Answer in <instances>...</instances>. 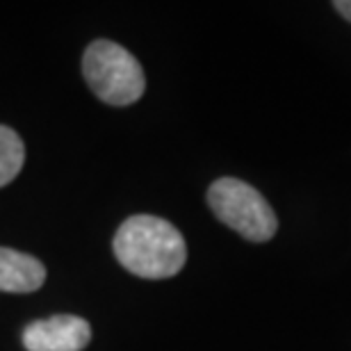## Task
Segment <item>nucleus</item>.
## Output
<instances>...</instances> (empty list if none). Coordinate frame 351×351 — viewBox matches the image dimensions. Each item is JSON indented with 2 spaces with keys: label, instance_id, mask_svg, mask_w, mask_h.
Listing matches in <instances>:
<instances>
[{
  "label": "nucleus",
  "instance_id": "nucleus-1",
  "mask_svg": "<svg viewBox=\"0 0 351 351\" xmlns=\"http://www.w3.org/2000/svg\"><path fill=\"white\" fill-rule=\"evenodd\" d=\"M119 265L139 278L160 280L176 276L187 261L180 230L153 215H135L119 226L112 242Z\"/></svg>",
  "mask_w": 351,
  "mask_h": 351
},
{
  "label": "nucleus",
  "instance_id": "nucleus-2",
  "mask_svg": "<svg viewBox=\"0 0 351 351\" xmlns=\"http://www.w3.org/2000/svg\"><path fill=\"white\" fill-rule=\"evenodd\" d=\"M82 73L89 89L114 108H125L144 96L146 78L142 64L114 41L98 39L89 44L82 55Z\"/></svg>",
  "mask_w": 351,
  "mask_h": 351
},
{
  "label": "nucleus",
  "instance_id": "nucleus-3",
  "mask_svg": "<svg viewBox=\"0 0 351 351\" xmlns=\"http://www.w3.org/2000/svg\"><path fill=\"white\" fill-rule=\"evenodd\" d=\"M208 206L217 219L251 242H267L278 230V219L271 206L256 187L244 180H215L208 189Z\"/></svg>",
  "mask_w": 351,
  "mask_h": 351
},
{
  "label": "nucleus",
  "instance_id": "nucleus-4",
  "mask_svg": "<svg viewBox=\"0 0 351 351\" xmlns=\"http://www.w3.org/2000/svg\"><path fill=\"white\" fill-rule=\"evenodd\" d=\"M21 340L27 351H82L91 342V326L75 315H55L27 324Z\"/></svg>",
  "mask_w": 351,
  "mask_h": 351
},
{
  "label": "nucleus",
  "instance_id": "nucleus-5",
  "mask_svg": "<svg viewBox=\"0 0 351 351\" xmlns=\"http://www.w3.org/2000/svg\"><path fill=\"white\" fill-rule=\"evenodd\" d=\"M46 280V267L16 249L0 247V292H37Z\"/></svg>",
  "mask_w": 351,
  "mask_h": 351
},
{
  "label": "nucleus",
  "instance_id": "nucleus-6",
  "mask_svg": "<svg viewBox=\"0 0 351 351\" xmlns=\"http://www.w3.org/2000/svg\"><path fill=\"white\" fill-rule=\"evenodd\" d=\"M25 146L21 137L7 125H0V187L10 185L23 169Z\"/></svg>",
  "mask_w": 351,
  "mask_h": 351
},
{
  "label": "nucleus",
  "instance_id": "nucleus-7",
  "mask_svg": "<svg viewBox=\"0 0 351 351\" xmlns=\"http://www.w3.org/2000/svg\"><path fill=\"white\" fill-rule=\"evenodd\" d=\"M333 7L338 10L347 21H351V0H335Z\"/></svg>",
  "mask_w": 351,
  "mask_h": 351
}]
</instances>
